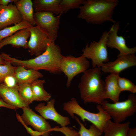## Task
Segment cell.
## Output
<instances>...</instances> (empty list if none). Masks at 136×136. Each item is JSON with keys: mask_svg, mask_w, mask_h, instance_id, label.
Masks as SVG:
<instances>
[{"mask_svg": "<svg viewBox=\"0 0 136 136\" xmlns=\"http://www.w3.org/2000/svg\"><path fill=\"white\" fill-rule=\"evenodd\" d=\"M2 56L6 61L10 62L14 66H22L26 69L38 71L43 70L53 74L61 73L60 65L63 56L59 47L51 43L46 50L34 58L27 60H21L11 57L5 53Z\"/></svg>", "mask_w": 136, "mask_h": 136, "instance_id": "obj_1", "label": "cell"}, {"mask_svg": "<svg viewBox=\"0 0 136 136\" xmlns=\"http://www.w3.org/2000/svg\"><path fill=\"white\" fill-rule=\"evenodd\" d=\"M100 67L88 69L83 73L78 85L80 96L84 103L101 105L106 99L105 81Z\"/></svg>", "mask_w": 136, "mask_h": 136, "instance_id": "obj_2", "label": "cell"}, {"mask_svg": "<svg viewBox=\"0 0 136 136\" xmlns=\"http://www.w3.org/2000/svg\"><path fill=\"white\" fill-rule=\"evenodd\" d=\"M118 4L117 0H85L79 8L77 17L93 24H100L107 21L114 23L116 22L112 15Z\"/></svg>", "mask_w": 136, "mask_h": 136, "instance_id": "obj_3", "label": "cell"}, {"mask_svg": "<svg viewBox=\"0 0 136 136\" xmlns=\"http://www.w3.org/2000/svg\"><path fill=\"white\" fill-rule=\"evenodd\" d=\"M96 108L98 111L97 113L88 111L82 108L75 98H73L70 100L64 103L63 105L64 110L72 118H74L75 115H76L79 117L83 122L87 120L91 122L103 133L106 122L111 118L101 105H98Z\"/></svg>", "mask_w": 136, "mask_h": 136, "instance_id": "obj_4", "label": "cell"}, {"mask_svg": "<svg viewBox=\"0 0 136 136\" xmlns=\"http://www.w3.org/2000/svg\"><path fill=\"white\" fill-rule=\"evenodd\" d=\"M114 122L121 123L136 112V96L131 93L126 100L111 103L105 100L101 105Z\"/></svg>", "mask_w": 136, "mask_h": 136, "instance_id": "obj_5", "label": "cell"}, {"mask_svg": "<svg viewBox=\"0 0 136 136\" xmlns=\"http://www.w3.org/2000/svg\"><path fill=\"white\" fill-rule=\"evenodd\" d=\"M108 33V31H104L98 42L93 41L89 45L87 44L82 50V55L91 60L93 67L101 68L109 61L106 45Z\"/></svg>", "mask_w": 136, "mask_h": 136, "instance_id": "obj_6", "label": "cell"}, {"mask_svg": "<svg viewBox=\"0 0 136 136\" xmlns=\"http://www.w3.org/2000/svg\"><path fill=\"white\" fill-rule=\"evenodd\" d=\"M90 63L82 55L77 57L71 55L63 56L61 62L60 70L66 76V86L68 88L74 77L88 70Z\"/></svg>", "mask_w": 136, "mask_h": 136, "instance_id": "obj_7", "label": "cell"}, {"mask_svg": "<svg viewBox=\"0 0 136 136\" xmlns=\"http://www.w3.org/2000/svg\"><path fill=\"white\" fill-rule=\"evenodd\" d=\"M55 16L46 12H35L33 17L36 26L49 37L52 43L54 42L58 36L61 15Z\"/></svg>", "mask_w": 136, "mask_h": 136, "instance_id": "obj_8", "label": "cell"}, {"mask_svg": "<svg viewBox=\"0 0 136 136\" xmlns=\"http://www.w3.org/2000/svg\"><path fill=\"white\" fill-rule=\"evenodd\" d=\"M30 33L28 42V48L31 56H37L44 52L52 43L48 35L38 26L28 28Z\"/></svg>", "mask_w": 136, "mask_h": 136, "instance_id": "obj_9", "label": "cell"}, {"mask_svg": "<svg viewBox=\"0 0 136 136\" xmlns=\"http://www.w3.org/2000/svg\"><path fill=\"white\" fill-rule=\"evenodd\" d=\"M23 113L21 117L26 125L31 126L35 130L42 134V136H50L52 127L46 119L30 109L22 108Z\"/></svg>", "mask_w": 136, "mask_h": 136, "instance_id": "obj_10", "label": "cell"}, {"mask_svg": "<svg viewBox=\"0 0 136 136\" xmlns=\"http://www.w3.org/2000/svg\"><path fill=\"white\" fill-rule=\"evenodd\" d=\"M119 28L118 21L114 23L108 31L107 37V47L117 49L119 51V54H135L136 52V47L131 48L127 46L125 38L118 35Z\"/></svg>", "mask_w": 136, "mask_h": 136, "instance_id": "obj_11", "label": "cell"}, {"mask_svg": "<svg viewBox=\"0 0 136 136\" xmlns=\"http://www.w3.org/2000/svg\"><path fill=\"white\" fill-rule=\"evenodd\" d=\"M136 65L135 54L122 55L119 54L114 61L104 63L101 67L105 73L119 74L122 71Z\"/></svg>", "mask_w": 136, "mask_h": 136, "instance_id": "obj_12", "label": "cell"}, {"mask_svg": "<svg viewBox=\"0 0 136 136\" xmlns=\"http://www.w3.org/2000/svg\"><path fill=\"white\" fill-rule=\"evenodd\" d=\"M55 101L54 99H50L46 105L40 103L35 107V109L45 119L52 120L61 127L66 126L70 123L69 118L61 115L56 111L54 106Z\"/></svg>", "mask_w": 136, "mask_h": 136, "instance_id": "obj_13", "label": "cell"}, {"mask_svg": "<svg viewBox=\"0 0 136 136\" xmlns=\"http://www.w3.org/2000/svg\"><path fill=\"white\" fill-rule=\"evenodd\" d=\"M22 20V16L15 4L11 3L6 6H2L0 10V30Z\"/></svg>", "mask_w": 136, "mask_h": 136, "instance_id": "obj_14", "label": "cell"}, {"mask_svg": "<svg viewBox=\"0 0 136 136\" xmlns=\"http://www.w3.org/2000/svg\"><path fill=\"white\" fill-rule=\"evenodd\" d=\"M0 97L6 103L16 109L29 107L21 99L18 89L8 87L3 83H0Z\"/></svg>", "mask_w": 136, "mask_h": 136, "instance_id": "obj_15", "label": "cell"}, {"mask_svg": "<svg viewBox=\"0 0 136 136\" xmlns=\"http://www.w3.org/2000/svg\"><path fill=\"white\" fill-rule=\"evenodd\" d=\"M30 35L28 28L20 30L2 40L0 42V49L4 46L9 44L15 48H27V40Z\"/></svg>", "mask_w": 136, "mask_h": 136, "instance_id": "obj_16", "label": "cell"}, {"mask_svg": "<svg viewBox=\"0 0 136 136\" xmlns=\"http://www.w3.org/2000/svg\"><path fill=\"white\" fill-rule=\"evenodd\" d=\"M61 0H34L33 9L35 12H46L58 15L63 13L60 4Z\"/></svg>", "mask_w": 136, "mask_h": 136, "instance_id": "obj_17", "label": "cell"}, {"mask_svg": "<svg viewBox=\"0 0 136 136\" xmlns=\"http://www.w3.org/2000/svg\"><path fill=\"white\" fill-rule=\"evenodd\" d=\"M119 76V74H110L106 77L105 81L106 98L110 99L113 103L119 101L120 95L122 92L117 83Z\"/></svg>", "mask_w": 136, "mask_h": 136, "instance_id": "obj_18", "label": "cell"}, {"mask_svg": "<svg viewBox=\"0 0 136 136\" xmlns=\"http://www.w3.org/2000/svg\"><path fill=\"white\" fill-rule=\"evenodd\" d=\"M14 76L18 83L31 84L35 81L43 77L38 71L26 69L22 66H16Z\"/></svg>", "mask_w": 136, "mask_h": 136, "instance_id": "obj_19", "label": "cell"}, {"mask_svg": "<svg viewBox=\"0 0 136 136\" xmlns=\"http://www.w3.org/2000/svg\"><path fill=\"white\" fill-rule=\"evenodd\" d=\"M130 124L129 121L123 123H116L111 119L109 120L104 128V136H127Z\"/></svg>", "mask_w": 136, "mask_h": 136, "instance_id": "obj_20", "label": "cell"}, {"mask_svg": "<svg viewBox=\"0 0 136 136\" xmlns=\"http://www.w3.org/2000/svg\"><path fill=\"white\" fill-rule=\"evenodd\" d=\"M14 3L20 13L23 20L35 26L36 24L33 17L32 1L31 0H16Z\"/></svg>", "mask_w": 136, "mask_h": 136, "instance_id": "obj_21", "label": "cell"}, {"mask_svg": "<svg viewBox=\"0 0 136 136\" xmlns=\"http://www.w3.org/2000/svg\"><path fill=\"white\" fill-rule=\"evenodd\" d=\"M44 80H37L31 84L33 101H48L51 97V94L44 89Z\"/></svg>", "mask_w": 136, "mask_h": 136, "instance_id": "obj_22", "label": "cell"}, {"mask_svg": "<svg viewBox=\"0 0 136 136\" xmlns=\"http://www.w3.org/2000/svg\"><path fill=\"white\" fill-rule=\"evenodd\" d=\"M28 22L23 20L21 22L14 25L7 27L0 30V42L4 39L14 34L22 29L32 26Z\"/></svg>", "mask_w": 136, "mask_h": 136, "instance_id": "obj_23", "label": "cell"}, {"mask_svg": "<svg viewBox=\"0 0 136 136\" xmlns=\"http://www.w3.org/2000/svg\"><path fill=\"white\" fill-rule=\"evenodd\" d=\"M18 91L21 99L28 105L33 101L31 84H19Z\"/></svg>", "mask_w": 136, "mask_h": 136, "instance_id": "obj_24", "label": "cell"}, {"mask_svg": "<svg viewBox=\"0 0 136 136\" xmlns=\"http://www.w3.org/2000/svg\"><path fill=\"white\" fill-rule=\"evenodd\" d=\"M74 118L80 126V129L78 132L80 136H100L102 135L103 132L94 125L92 124L89 128L88 129L78 117L75 116Z\"/></svg>", "mask_w": 136, "mask_h": 136, "instance_id": "obj_25", "label": "cell"}, {"mask_svg": "<svg viewBox=\"0 0 136 136\" xmlns=\"http://www.w3.org/2000/svg\"><path fill=\"white\" fill-rule=\"evenodd\" d=\"M117 83L121 92L128 91L134 94L136 93V86L129 80L119 76L117 79Z\"/></svg>", "mask_w": 136, "mask_h": 136, "instance_id": "obj_26", "label": "cell"}, {"mask_svg": "<svg viewBox=\"0 0 136 136\" xmlns=\"http://www.w3.org/2000/svg\"><path fill=\"white\" fill-rule=\"evenodd\" d=\"M85 0H61L60 4L63 13L67 12L70 9L79 7L82 5Z\"/></svg>", "mask_w": 136, "mask_h": 136, "instance_id": "obj_27", "label": "cell"}, {"mask_svg": "<svg viewBox=\"0 0 136 136\" xmlns=\"http://www.w3.org/2000/svg\"><path fill=\"white\" fill-rule=\"evenodd\" d=\"M16 67V66H13L10 62L7 61L4 64L0 65V83H3L7 76L14 75Z\"/></svg>", "mask_w": 136, "mask_h": 136, "instance_id": "obj_28", "label": "cell"}, {"mask_svg": "<svg viewBox=\"0 0 136 136\" xmlns=\"http://www.w3.org/2000/svg\"><path fill=\"white\" fill-rule=\"evenodd\" d=\"M52 131L60 132L65 136H80L78 132L71 127L66 126L61 127L56 126L52 128Z\"/></svg>", "mask_w": 136, "mask_h": 136, "instance_id": "obj_29", "label": "cell"}, {"mask_svg": "<svg viewBox=\"0 0 136 136\" xmlns=\"http://www.w3.org/2000/svg\"><path fill=\"white\" fill-rule=\"evenodd\" d=\"M2 83L8 87L18 89L19 84L14 75H10L6 77Z\"/></svg>", "mask_w": 136, "mask_h": 136, "instance_id": "obj_30", "label": "cell"}, {"mask_svg": "<svg viewBox=\"0 0 136 136\" xmlns=\"http://www.w3.org/2000/svg\"><path fill=\"white\" fill-rule=\"evenodd\" d=\"M16 117L19 121L26 128L28 133H29L31 136H42V134L36 130L34 131L29 127H28L24 122L21 117V116L17 113L16 114Z\"/></svg>", "mask_w": 136, "mask_h": 136, "instance_id": "obj_31", "label": "cell"}, {"mask_svg": "<svg viewBox=\"0 0 136 136\" xmlns=\"http://www.w3.org/2000/svg\"><path fill=\"white\" fill-rule=\"evenodd\" d=\"M4 107L9 109L16 110V109L14 107L8 104L0 97V107Z\"/></svg>", "mask_w": 136, "mask_h": 136, "instance_id": "obj_32", "label": "cell"}, {"mask_svg": "<svg viewBox=\"0 0 136 136\" xmlns=\"http://www.w3.org/2000/svg\"><path fill=\"white\" fill-rule=\"evenodd\" d=\"M16 0H0V4L3 7L7 6L9 3L14 2Z\"/></svg>", "mask_w": 136, "mask_h": 136, "instance_id": "obj_33", "label": "cell"}, {"mask_svg": "<svg viewBox=\"0 0 136 136\" xmlns=\"http://www.w3.org/2000/svg\"><path fill=\"white\" fill-rule=\"evenodd\" d=\"M127 136H136V127L130 128L128 130Z\"/></svg>", "mask_w": 136, "mask_h": 136, "instance_id": "obj_34", "label": "cell"}, {"mask_svg": "<svg viewBox=\"0 0 136 136\" xmlns=\"http://www.w3.org/2000/svg\"><path fill=\"white\" fill-rule=\"evenodd\" d=\"M6 63V61L2 57L1 54H0V65L4 64Z\"/></svg>", "mask_w": 136, "mask_h": 136, "instance_id": "obj_35", "label": "cell"}, {"mask_svg": "<svg viewBox=\"0 0 136 136\" xmlns=\"http://www.w3.org/2000/svg\"><path fill=\"white\" fill-rule=\"evenodd\" d=\"M2 6L0 4V10L1 8V7H2Z\"/></svg>", "mask_w": 136, "mask_h": 136, "instance_id": "obj_36", "label": "cell"}]
</instances>
